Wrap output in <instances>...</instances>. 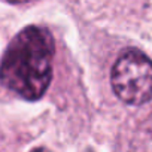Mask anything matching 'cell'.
<instances>
[{
	"instance_id": "obj_1",
	"label": "cell",
	"mask_w": 152,
	"mask_h": 152,
	"mask_svg": "<svg viewBox=\"0 0 152 152\" xmlns=\"http://www.w3.org/2000/svg\"><path fill=\"white\" fill-rule=\"evenodd\" d=\"M54 39L46 28L28 26L9 43L2 64L0 81L26 100L40 99L52 79Z\"/></svg>"
},
{
	"instance_id": "obj_2",
	"label": "cell",
	"mask_w": 152,
	"mask_h": 152,
	"mask_svg": "<svg viewBox=\"0 0 152 152\" xmlns=\"http://www.w3.org/2000/svg\"><path fill=\"white\" fill-rule=\"evenodd\" d=\"M110 84L127 104H143L152 99V61L137 49H125L116 58Z\"/></svg>"
},
{
	"instance_id": "obj_3",
	"label": "cell",
	"mask_w": 152,
	"mask_h": 152,
	"mask_svg": "<svg viewBox=\"0 0 152 152\" xmlns=\"http://www.w3.org/2000/svg\"><path fill=\"white\" fill-rule=\"evenodd\" d=\"M9 3H15V5H20V3H28V2H33V0H8Z\"/></svg>"
}]
</instances>
